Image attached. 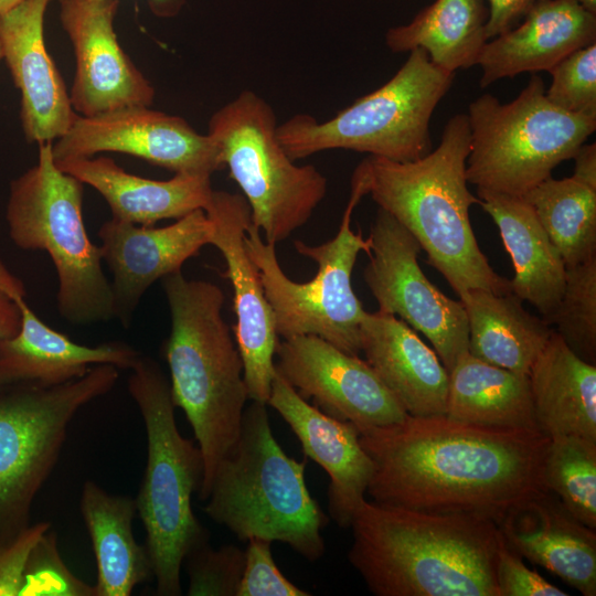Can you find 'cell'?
<instances>
[{"mask_svg":"<svg viewBox=\"0 0 596 596\" xmlns=\"http://www.w3.org/2000/svg\"><path fill=\"white\" fill-rule=\"evenodd\" d=\"M360 443L374 466L366 494L380 504L478 514L498 524L514 504L547 490L550 437L540 430L407 415L361 430Z\"/></svg>","mask_w":596,"mask_h":596,"instance_id":"cell-1","label":"cell"},{"mask_svg":"<svg viewBox=\"0 0 596 596\" xmlns=\"http://www.w3.org/2000/svg\"><path fill=\"white\" fill-rule=\"evenodd\" d=\"M350 529L348 560L376 596H498L501 535L490 518L365 499Z\"/></svg>","mask_w":596,"mask_h":596,"instance_id":"cell-2","label":"cell"},{"mask_svg":"<svg viewBox=\"0 0 596 596\" xmlns=\"http://www.w3.org/2000/svg\"><path fill=\"white\" fill-rule=\"evenodd\" d=\"M469 150L468 119L457 114L428 155L405 162L368 156L356 169L366 194L416 238L427 264L458 297L469 289L510 292L509 279L490 266L472 231L469 210L480 200L467 187Z\"/></svg>","mask_w":596,"mask_h":596,"instance_id":"cell-3","label":"cell"},{"mask_svg":"<svg viewBox=\"0 0 596 596\" xmlns=\"http://www.w3.org/2000/svg\"><path fill=\"white\" fill-rule=\"evenodd\" d=\"M171 329L163 344L173 404L193 430L204 464L199 499L205 501L219 462L232 450L248 398L243 361L223 319L224 294L182 272L161 279Z\"/></svg>","mask_w":596,"mask_h":596,"instance_id":"cell-4","label":"cell"},{"mask_svg":"<svg viewBox=\"0 0 596 596\" xmlns=\"http://www.w3.org/2000/svg\"><path fill=\"white\" fill-rule=\"evenodd\" d=\"M306 464L284 451L266 404L253 401L245 407L234 447L214 471L203 510L240 541L281 542L318 561L326 552L321 530L329 517L307 487Z\"/></svg>","mask_w":596,"mask_h":596,"instance_id":"cell-5","label":"cell"},{"mask_svg":"<svg viewBox=\"0 0 596 596\" xmlns=\"http://www.w3.org/2000/svg\"><path fill=\"white\" fill-rule=\"evenodd\" d=\"M129 371L128 392L147 435V464L136 509L146 533L156 594L180 596L187 553L210 540L192 509V497L203 479V457L198 444L179 432L170 383L160 365L140 354Z\"/></svg>","mask_w":596,"mask_h":596,"instance_id":"cell-6","label":"cell"},{"mask_svg":"<svg viewBox=\"0 0 596 596\" xmlns=\"http://www.w3.org/2000/svg\"><path fill=\"white\" fill-rule=\"evenodd\" d=\"M83 195V183L57 167L53 142H44L39 145L36 163L10 183L6 211L11 241L51 257L57 311L72 326L115 318L102 249L91 242L84 224Z\"/></svg>","mask_w":596,"mask_h":596,"instance_id":"cell-7","label":"cell"},{"mask_svg":"<svg viewBox=\"0 0 596 596\" xmlns=\"http://www.w3.org/2000/svg\"><path fill=\"white\" fill-rule=\"evenodd\" d=\"M408 53L391 79L332 118L319 121L297 114L277 126V138L290 159L334 149L398 162L428 155L429 123L455 73L435 65L423 49Z\"/></svg>","mask_w":596,"mask_h":596,"instance_id":"cell-8","label":"cell"},{"mask_svg":"<svg viewBox=\"0 0 596 596\" xmlns=\"http://www.w3.org/2000/svg\"><path fill=\"white\" fill-rule=\"evenodd\" d=\"M466 116L468 183L512 196H523L573 159L596 129V117L552 104L536 73L513 100L502 104L486 93L469 104Z\"/></svg>","mask_w":596,"mask_h":596,"instance_id":"cell-9","label":"cell"},{"mask_svg":"<svg viewBox=\"0 0 596 596\" xmlns=\"http://www.w3.org/2000/svg\"><path fill=\"white\" fill-rule=\"evenodd\" d=\"M366 195L364 179L355 168L351 193L333 238L318 245L296 240L298 254L318 265L315 277L296 283L280 267L275 244L266 242L251 223L244 245L256 265L265 296L273 309L278 337H319L340 350L358 355L360 326L365 310L352 287V273L361 252L371 251L370 237L351 228L354 207Z\"/></svg>","mask_w":596,"mask_h":596,"instance_id":"cell-10","label":"cell"},{"mask_svg":"<svg viewBox=\"0 0 596 596\" xmlns=\"http://www.w3.org/2000/svg\"><path fill=\"white\" fill-rule=\"evenodd\" d=\"M273 107L245 89L213 113L207 135L223 168L251 209L252 224L272 244L304 226L327 194V178L313 166H298L277 138Z\"/></svg>","mask_w":596,"mask_h":596,"instance_id":"cell-11","label":"cell"},{"mask_svg":"<svg viewBox=\"0 0 596 596\" xmlns=\"http://www.w3.org/2000/svg\"><path fill=\"white\" fill-rule=\"evenodd\" d=\"M119 371L97 364L55 386L0 384V546L30 525L34 498L58 461L71 422L113 390Z\"/></svg>","mask_w":596,"mask_h":596,"instance_id":"cell-12","label":"cell"},{"mask_svg":"<svg viewBox=\"0 0 596 596\" xmlns=\"http://www.w3.org/2000/svg\"><path fill=\"white\" fill-rule=\"evenodd\" d=\"M371 251L363 277L380 312L397 316L421 332L449 371L469 347V328L461 300L444 295L418 264L416 238L379 207L370 230Z\"/></svg>","mask_w":596,"mask_h":596,"instance_id":"cell-13","label":"cell"},{"mask_svg":"<svg viewBox=\"0 0 596 596\" xmlns=\"http://www.w3.org/2000/svg\"><path fill=\"white\" fill-rule=\"evenodd\" d=\"M130 106L96 116L77 115L53 143L56 161L119 152L175 173L207 175L223 169L216 142L179 116Z\"/></svg>","mask_w":596,"mask_h":596,"instance_id":"cell-14","label":"cell"},{"mask_svg":"<svg viewBox=\"0 0 596 596\" xmlns=\"http://www.w3.org/2000/svg\"><path fill=\"white\" fill-rule=\"evenodd\" d=\"M275 369L324 414L361 430L392 425L407 413L369 363L316 336L278 341Z\"/></svg>","mask_w":596,"mask_h":596,"instance_id":"cell-15","label":"cell"},{"mask_svg":"<svg viewBox=\"0 0 596 596\" xmlns=\"http://www.w3.org/2000/svg\"><path fill=\"white\" fill-rule=\"evenodd\" d=\"M204 211L212 223L211 245L225 260V274L234 292V338L243 361L248 398L267 405L276 371L278 334L258 269L244 245V235L252 223L251 209L242 194L213 190Z\"/></svg>","mask_w":596,"mask_h":596,"instance_id":"cell-16","label":"cell"},{"mask_svg":"<svg viewBox=\"0 0 596 596\" xmlns=\"http://www.w3.org/2000/svg\"><path fill=\"white\" fill-rule=\"evenodd\" d=\"M118 7L119 0H60L61 23L76 64L70 97L81 116L153 102V86L117 39L114 21Z\"/></svg>","mask_w":596,"mask_h":596,"instance_id":"cell-17","label":"cell"},{"mask_svg":"<svg viewBox=\"0 0 596 596\" xmlns=\"http://www.w3.org/2000/svg\"><path fill=\"white\" fill-rule=\"evenodd\" d=\"M103 262L113 275L115 318L128 328L149 287L181 272L184 263L210 244L212 223L199 209L174 223L153 227L115 219L98 230Z\"/></svg>","mask_w":596,"mask_h":596,"instance_id":"cell-18","label":"cell"},{"mask_svg":"<svg viewBox=\"0 0 596 596\" xmlns=\"http://www.w3.org/2000/svg\"><path fill=\"white\" fill-rule=\"evenodd\" d=\"M52 0H24L0 14L2 60L20 92V121L29 142L63 137L78 115L45 45L44 18Z\"/></svg>","mask_w":596,"mask_h":596,"instance_id":"cell-19","label":"cell"},{"mask_svg":"<svg viewBox=\"0 0 596 596\" xmlns=\"http://www.w3.org/2000/svg\"><path fill=\"white\" fill-rule=\"evenodd\" d=\"M267 404L288 424L306 457L329 476L328 513L342 529L365 500L374 466L360 443L358 428L321 412L275 371Z\"/></svg>","mask_w":596,"mask_h":596,"instance_id":"cell-20","label":"cell"},{"mask_svg":"<svg viewBox=\"0 0 596 596\" xmlns=\"http://www.w3.org/2000/svg\"><path fill=\"white\" fill-rule=\"evenodd\" d=\"M504 543L584 596L596 595V530L576 519L550 490L510 508L498 522Z\"/></svg>","mask_w":596,"mask_h":596,"instance_id":"cell-21","label":"cell"},{"mask_svg":"<svg viewBox=\"0 0 596 596\" xmlns=\"http://www.w3.org/2000/svg\"><path fill=\"white\" fill-rule=\"evenodd\" d=\"M596 43V13L578 0H540L513 29L488 40L478 57L480 87L521 73L550 71Z\"/></svg>","mask_w":596,"mask_h":596,"instance_id":"cell-22","label":"cell"},{"mask_svg":"<svg viewBox=\"0 0 596 596\" xmlns=\"http://www.w3.org/2000/svg\"><path fill=\"white\" fill-rule=\"evenodd\" d=\"M360 350L407 415L446 414L449 373L439 356L406 322L380 311H365Z\"/></svg>","mask_w":596,"mask_h":596,"instance_id":"cell-23","label":"cell"},{"mask_svg":"<svg viewBox=\"0 0 596 596\" xmlns=\"http://www.w3.org/2000/svg\"><path fill=\"white\" fill-rule=\"evenodd\" d=\"M21 311L19 332L0 341V384L55 386L82 377L97 364L129 370L141 353L123 341L85 345L44 323L25 301L21 281L13 290Z\"/></svg>","mask_w":596,"mask_h":596,"instance_id":"cell-24","label":"cell"},{"mask_svg":"<svg viewBox=\"0 0 596 596\" xmlns=\"http://www.w3.org/2000/svg\"><path fill=\"white\" fill-rule=\"evenodd\" d=\"M55 162L65 173L94 188L108 204L111 219L138 225L152 226L204 210L213 192L211 177L175 173L168 180H152L127 172L105 156Z\"/></svg>","mask_w":596,"mask_h":596,"instance_id":"cell-25","label":"cell"},{"mask_svg":"<svg viewBox=\"0 0 596 596\" xmlns=\"http://www.w3.org/2000/svg\"><path fill=\"white\" fill-rule=\"evenodd\" d=\"M480 205L498 226L514 276L510 291L532 304L546 321L561 299L565 264L533 209L522 196L477 189Z\"/></svg>","mask_w":596,"mask_h":596,"instance_id":"cell-26","label":"cell"},{"mask_svg":"<svg viewBox=\"0 0 596 596\" xmlns=\"http://www.w3.org/2000/svg\"><path fill=\"white\" fill-rule=\"evenodd\" d=\"M535 419L547 437L596 441V365L577 356L554 331L530 372Z\"/></svg>","mask_w":596,"mask_h":596,"instance_id":"cell-27","label":"cell"},{"mask_svg":"<svg viewBox=\"0 0 596 596\" xmlns=\"http://www.w3.org/2000/svg\"><path fill=\"white\" fill-rule=\"evenodd\" d=\"M79 508L97 564L96 596H130L153 577L149 553L132 533L135 498L111 494L86 480Z\"/></svg>","mask_w":596,"mask_h":596,"instance_id":"cell-28","label":"cell"},{"mask_svg":"<svg viewBox=\"0 0 596 596\" xmlns=\"http://www.w3.org/2000/svg\"><path fill=\"white\" fill-rule=\"evenodd\" d=\"M459 299L469 328L468 352L489 364L529 374L554 329L514 294L469 289Z\"/></svg>","mask_w":596,"mask_h":596,"instance_id":"cell-29","label":"cell"},{"mask_svg":"<svg viewBox=\"0 0 596 596\" xmlns=\"http://www.w3.org/2000/svg\"><path fill=\"white\" fill-rule=\"evenodd\" d=\"M445 415L482 427L540 430L529 374L489 364L469 352L449 371Z\"/></svg>","mask_w":596,"mask_h":596,"instance_id":"cell-30","label":"cell"},{"mask_svg":"<svg viewBox=\"0 0 596 596\" xmlns=\"http://www.w3.org/2000/svg\"><path fill=\"white\" fill-rule=\"evenodd\" d=\"M487 19L483 0H435L408 23L390 28L385 43L395 53L423 49L435 65L456 73L477 65Z\"/></svg>","mask_w":596,"mask_h":596,"instance_id":"cell-31","label":"cell"},{"mask_svg":"<svg viewBox=\"0 0 596 596\" xmlns=\"http://www.w3.org/2000/svg\"><path fill=\"white\" fill-rule=\"evenodd\" d=\"M557 248L565 267L596 257V190L572 177H549L522 196Z\"/></svg>","mask_w":596,"mask_h":596,"instance_id":"cell-32","label":"cell"},{"mask_svg":"<svg viewBox=\"0 0 596 596\" xmlns=\"http://www.w3.org/2000/svg\"><path fill=\"white\" fill-rule=\"evenodd\" d=\"M543 476L546 489L596 530V441L572 435L550 438Z\"/></svg>","mask_w":596,"mask_h":596,"instance_id":"cell-33","label":"cell"},{"mask_svg":"<svg viewBox=\"0 0 596 596\" xmlns=\"http://www.w3.org/2000/svg\"><path fill=\"white\" fill-rule=\"evenodd\" d=\"M546 322L577 356L596 365V257L566 268L561 299Z\"/></svg>","mask_w":596,"mask_h":596,"instance_id":"cell-34","label":"cell"},{"mask_svg":"<svg viewBox=\"0 0 596 596\" xmlns=\"http://www.w3.org/2000/svg\"><path fill=\"white\" fill-rule=\"evenodd\" d=\"M245 564V550L234 544L214 549L210 540L191 549L183 565L189 596H236Z\"/></svg>","mask_w":596,"mask_h":596,"instance_id":"cell-35","label":"cell"},{"mask_svg":"<svg viewBox=\"0 0 596 596\" xmlns=\"http://www.w3.org/2000/svg\"><path fill=\"white\" fill-rule=\"evenodd\" d=\"M22 596H96L95 585L74 575L64 563L56 533L47 530L30 552Z\"/></svg>","mask_w":596,"mask_h":596,"instance_id":"cell-36","label":"cell"},{"mask_svg":"<svg viewBox=\"0 0 596 596\" xmlns=\"http://www.w3.org/2000/svg\"><path fill=\"white\" fill-rule=\"evenodd\" d=\"M549 73L552 83L545 95L558 108L596 117V43L564 57Z\"/></svg>","mask_w":596,"mask_h":596,"instance_id":"cell-37","label":"cell"},{"mask_svg":"<svg viewBox=\"0 0 596 596\" xmlns=\"http://www.w3.org/2000/svg\"><path fill=\"white\" fill-rule=\"evenodd\" d=\"M272 541L252 538L245 549V564L236 596H309L284 576L272 553Z\"/></svg>","mask_w":596,"mask_h":596,"instance_id":"cell-38","label":"cell"},{"mask_svg":"<svg viewBox=\"0 0 596 596\" xmlns=\"http://www.w3.org/2000/svg\"><path fill=\"white\" fill-rule=\"evenodd\" d=\"M498 596H567L562 588L526 566L522 557L500 541L496 561Z\"/></svg>","mask_w":596,"mask_h":596,"instance_id":"cell-39","label":"cell"},{"mask_svg":"<svg viewBox=\"0 0 596 596\" xmlns=\"http://www.w3.org/2000/svg\"><path fill=\"white\" fill-rule=\"evenodd\" d=\"M51 529L46 521L29 525L0 546V596L21 595L25 565L34 544Z\"/></svg>","mask_w":596,"mask_h":596,"instance_id":"cell-40","label":"cell"},{"mask_svg":"<svg viewBox=\"0 0 596 596\" xmlns=\"http://www.w3.org/2000/svg\"><path fill=\"white\" fill-rule=\"evenodd\" d=\"M540 0H487L488 19L485 26L487 40L513 29Z\"/></svg>","mask_w":596,"mask_h":596,"instance_id":"cell-41","label":"cell"},{"mask_svg":"<svg viewBox=\"0 0 596 596\" xmlns=\"http://www.w3.org/2000/svg\"><path fill=\"white\" fill-rule=\"evenodd\" d=\"M22 280L0 260V341L14 337L21 327V311L13 296Z\"/></svg>","mask_w":596,"mask_h":596,"instance_id":"cell-42","label":"cell"},{"mask_svg":"<svg viewBox=\"0 0 596 596\" xmlns=\"http://www.w3.org/2000/svg\"><path fill=\"white\" fill-rule=\"evenodd\" d=\"M573 159L574 171L572 178L596 190V145L583 143Z\"/></svg>","mask_w":596,"mask_h":596,"instance_id":"cell-43","label":"cell"},{"mask_svg":"<svg viewBox=\"0 0 596 596\" xmlns=\"http://www.w3.org/2000/svg\"><path fill=\"white\" fill-rule=\"evenodd\" d=\"M148 2L153 13L160 17L173 15L182 6V0H148Z\"/></svg>","mask_w":596,"mask_h":596,"instance_id":"cell-44","label":"cell"},{"mask_svg":"<svg viewBox=\"0 0 596 596\" xmlns=\"http://www.w3.org/2000/svg\"><path fill=\"white\" fill-rule=\"evenodd\" d=\"M24 0H0V14L8 12Z\"/></svg>","mask_w":596,"mask_h":596,"instance_id":"cell-45","label":"cell"},{"mask_svg":"<svg viewBox=\"0 0 596 596\" xmlns=\"http://www.w3.org/2000/svg\"><path fill=\"white\" fill-rule=\"evenodd\" d=\"M579 3L593 13H596V0H578Z\"/></svg>","mask_w":596,"mask_h":596,"instance_id":"cell-46","label":"cell"},{"mask_svg":"<svg viewBox=\"0 0 596 596\" xmlns=\"http://www.w3.org/2000/svg\"><path fill=\"white\" fill-rule=\"evenodd\" d=\"M2 61V46H1V40H0V62Z\"/></svg>","mask_w":596,"mask_h":596,"instance_id":"cell-47","label":"cell"}]
</instances>
